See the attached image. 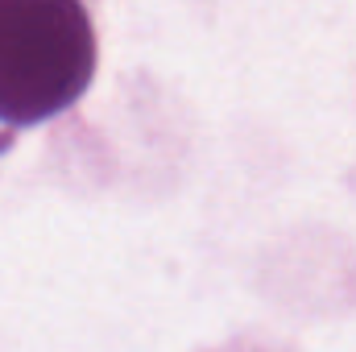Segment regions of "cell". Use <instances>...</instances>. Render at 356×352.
<instances>
[{
	"label": "cell",
	"mask_w": 356,
	"mask_h": 352,
	"mask_svg": "<svg viewBox=\"0 0 356 352\" xmlns=\"http://www.w3.org/2000/svg\"><path fill=\"white\" fill-rule=\"evenodd\" d=\"M95 75V25L83 0H0V120L42 125Z\"/></svg>",
	"instance_id": "6da1fadb"
}]
</instances>
